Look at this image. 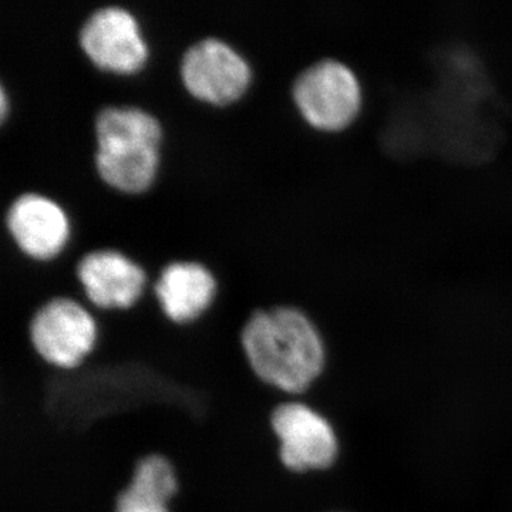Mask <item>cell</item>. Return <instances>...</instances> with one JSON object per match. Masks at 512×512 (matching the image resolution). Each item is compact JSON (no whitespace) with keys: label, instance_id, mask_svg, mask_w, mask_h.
Here are the masks:
<instances>
[{"label":"cell","instance_id":"2","mask_svg":"<svg viewBox=\"0 0 512 512\" xmlns=\"http://www.w3.org/2000/svg\"><path fill=\"white\" fill-rule=\"evenodd\" d=\"M292 96L311 126L336 131L349 126L360 113L363 87L348 63L325 57L296 76Z\"/></svg>","mask_w":512,"mask_h":512},{"label":"cell","instance_id":"4","mask_svg":"<svg viewBox=\"0 0 512 512\" xmlns=\"http://www.w3.org/2000/svg\"><path fill=\"white\" fill-rule=\"evenodd\" d=\"M278 440V457L295 476L328 470L339 454V441L330 421L311 404L289 397L269 416Z\"/></svg>","mask_w":512,"mask_h":512},{"label":"cell","instance_id":"10","mask_svg":"<svg viewBox=\"0 0 512 512\" xmlns=\"http://www.w3.org/2000/svg\"><path fill=\"white\" fill-rule=\"evenodd\" d=\"M177 493L173 464L161 454H148L138 460L130 483L117 494L113 512H171Z\"/></svg>","mask_w":512,"mask_h":512},{"label":"cell","instance_id":"12","mask_svg":"<svg viewBox=\"0 0 512 512\" xmlns=\"http://www.w3.org/2000/svg\"><path fill=\"white\" fill-rule=\"evenodd\" d=\"M97 173L117 190H144L157 171V147H97L94 153Z\"/></svg>","mask_w":512,"mask_h":512},{"label":"cell","instance_id":"3","mask_svg":"<svg viewBox=\"0 0 512 512\" xmlns=\"http://www.w3.org/2000/svg\"><path fill=\"white\" fill-rule=\"evenodd\" d=\"M29 340L37 356L62 370L77 369L96 346L97 320L70 298L57 295L37 306L29 319Z\"/></svg>","mask_w":512,"mask_h":512},{"label":"cell","instance_id":"13","mask_svg":"<svg viewBox=\"0 0 512 512\" xmlns=\"http://www.w3.org/2000/svg\"><path fill=\"white\" fill-rule=\"evenodd\" d=\"M0 96H2V103H0V106H2V111H0V113H2V117L5 116L6 114V94H5V90H0Z\"/></svg>","mask_w":512,"mask_h":512},{"label":"cell","instance_id":"11","mask_svg":"<svg viewBox=\"0 0 512 512\" xmlns=\"http://www.w3.org/2000/svg\"><path fill=\"white\" fill-rule=\"evenodd\" d=\"M97 147H158L161 126L148 111L134 106H106L94 117Z\"/></svg>","mask_w":512,"mask_h":512},{"label":"cell","instance_id":"5","mask_svg":"<svg viewBox=\"0 0 512 512\" xmlns=\"http://www.w3.org/2000/svg\"><path fill=\"white\" fill-rule=\"evenodd\" d=\"M180 73L192 96L214 104L237 100L251 79L247 60L227 42L212 36L187 47Z\"/></svg>","mask_w":512,"mask_h":512},{"label":"cell","instance_id":"6","mask_svg":"<svg viewBox=\"0 0 512 512\" xmlns=\"http://www.w3.org/2000/svg\"><path fill=\"white\" fill-rule=\"evenodd\" d=\"M79 42L96 66L111 72H134L147 57L136 18L121 6L93 10L79 30Z\"/></svg>","mask_w":512,"mask_h":512},{"label":"cell","instance_id":"7","mask_svg":"<svg viewBox=\"0 0 512 512\" xmlns=\"http://www.w3.org/2000/svg\"><path fill=\"white\" fill-rule=\"evenodd\" d=\"M77 281L87 301L100 309L131 308L143 293L146 274L117 249H94L79 259Z\"/></svg>","mask_w":512,"mask_h":512},{"label":"cell","instance_id":"9","mask_svg":"<svg viewBox=\"0 0 512 512\" xmlns=\"http://www.w3.org/2000/svg\"><path fill=\"white\" fill-rule=\"evenodd\" d=\"M6 225L18 247L39 259L57 254L69 234V222L60 205L37 192H23L12 201Z\"/></svg>","mask_w":512,"mask_h":512},{"label":"cell","instance_id":"1","mask_svg":"<svg viewBox=\"0 0 512 512\" xmlns=\"http://www.w3.org/2000/svg\"><path fill=\"white\" fill-rule=\"evenodd\" d=\"M239 342L256 379L293 399L305 396L325 370L322 335L296 306L255 308L242 325Z\"/></svg>","mask_w":512,"mask_h":512},{"label":"cell","instance_id":"8","mask_svg":"<svg viewBox=\"0 0 512 512\" xmlns=\"http://www.w3.org/2000/svg\"><path fill=\"white\" fill-rule=\"evenodd\" d=\"M153 293L165 319L187 326L208 311L217 293V281L200 262L173 261L161 269Z\"/></svg>","mask_w":512,"mask_h":512}]
</instances>
